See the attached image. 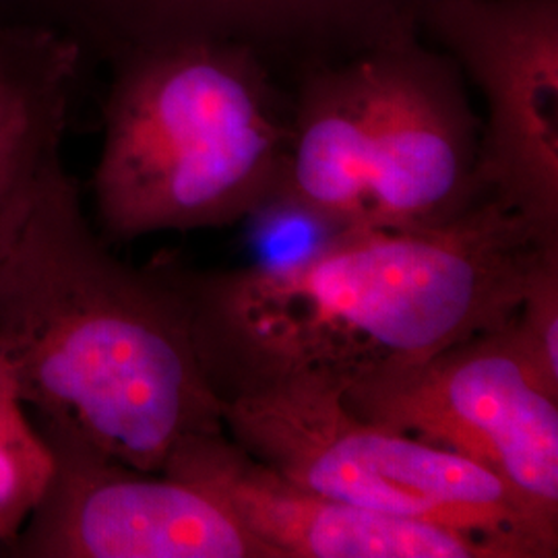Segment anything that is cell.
I'll return each mask as SVG.
<instances>
[{
    "instance_id": "5b68a950",
    "label": "cell",
    "mask_w": 558,
    "mask_h": 558,
    "mask_svg": "<svg viewBox=\"0 0 558 558\" xmlns=\"http://www.w3.org/2000/svg\"><path fill=\"white\" fill-rule=\"evenodd\" d=\"M343 387L299 377L221 403L228 437L325 497L482 542L495 558L558 557V530L495 474L437 445L362 420Z\"/></svg>"
},
{
    "instance_id": "8992f818",
    "label": "cell",
    "mask_w": 558,
    "mask_h": 558,
    "mask_svg": "<svg viewBox=\"0 0 558 558\" xmlns=\"http://www.w3.org/2000/svg\"><path fill=\"white\" fill-rule=\"evenodd\" d=\"M511 319L356 380L341 398L359 418L478 463L558 530V398L527 364Z\"/></svg>"
},
{
    "instance_id": "277c9868",
    "label": "cell",
    "mask_w": 558,
    "mask_h": 558,
    "mask_svg": "<svg viewBox=\"0 0 558 558\" xmlns=\"http://www.w3.org/2000/svg\"><path fill=\"white\" fill-rule=\"evenodd\" d=\"M478 147L458 62L424 36L398 38L300 75L263 211L329 234L440 226L482 201Z\"/></svg>"
},
{
    "instance_id": "9c48e42d",
    "label": "cell",
    "mask_w": 558,
    "mask_h": 558,
    "mask_svg": "<svg viewBox=\"0 0 558 558\" xmlns=\"http://www.w3.org/2000/svg\"><path fill=\"white\" fill-rule=\"evenodd\" d=\"M54 474L20 536L17 558H274L226 507L191 482L106 458L41 428Z\"/></svg>"
},
{
    "instance_id": "30bf717a",
    "label": "cell",
    "mask_w": 558,
    "mask_h": 558,
    "mask_svg": "<svg viewBox=\"0 0 558 558\" xmlns=\"http://www.w3.org/2000/svg\"><path fill=\"white\" fill-rule=\"evenodd\" d=\"M160 472L211 495L274 558H495L453 530L325 497L246 453L223 428L184 437Z\"/></svg>"
},
{
    "instance_id": "4fadbf2b",
    "label": "cell",
    "mask_w": 558,
    "mask_h": 558,
    "mask_svg": "<svg viewBox=\"0 0 558 558\" xmlns=\"http://www.w3.org/2000/svg\"><path fill=\"white\" fill-rule=\"evenodd\" d=\"M511 325L527 364L558 398V242L536 248Z\"/></svg>"
},
{
    "instance_id": "8fae6325",
    "label": "cell",
    "mask_w": 558,
    "mask_h": 558,
    "mask_svg": "<svg viewBox=\"0 0 558 558\" xmlns=\"http://www.w3.org/2000/svg\"><path fill=\"white\" fill-rule=\"evenodd\" d=\"M83 59L73 41L0 20V257L69 174L62 141Z\"/></svg>"
},
{
    "instance_id": "ba28073f",
    "label": "cell",
    "mask_w": 558,
    "mask_h": 558,
    "mask_svg": "<svg viewBox=\"0 0 558 558\" xmlns=\"http://www.w3.org/2000/svg\"><path fill=\"white\" fill-rule=\"evenodd\" d=\"M486 101L478 186L558 242V0H447L424 25Z\"/></svg>"
},
{
    "instance_id": "7a4b0ae2",
    "label": "cell",
    "mask_w": 558,
    "mask_h": 558,
    "mask_svg": "<svg viewBox=\"0 0 558 558\" xmlns=\"http://www.w3.org/2000/svg\"><path fill=\"white\" fill-rule=\"evenodd\" d=\"M0 343L36 424L160 472L180 440L218 430L221 401L160 267L117 259L71 174L0 257Z\"/></svg>"
},
{
    "instance_id": "7c38bea8",
    "label": "cell",
    "mask_w": 558,
    "mask_h": 558,
    "mask_svg": "<svg viewBox=\"0 0 558 558\" xmlns=\"http://www.w3.org/2000/svg\"><path fill=\"white\" fill-rule=\"evenodd\" d=\"M54 474V453L21 396L0 343V544L20 536Z\"/></svg>"
},
{
    "instance_id": "6da1fadb",
    "label": "cell",
    "mask_w": 558,
    "mask_h": 558,
    "mask_svg": "<svg viewBox=\"0 0 558 558\" xmlns=\"http://www.w3.org/2000/svg\"><path fill=\"white\" fill-rule=\"evenodd\" d=\"M538 246L482 199L440 226L331 234L299 259L160 271L223 403L299 377L345 389L495 329L515 315Z\"/></svg>"
},
{
    "instance_id": "52a82bcc",
    "label": "cell",
    "mask_w": 558,
    "mask_h": 558,
    "mask_svg": "<svg viewBox=\"0 0 558 558\" xmlns=\"http://www.w3.org/2000/svg\"><path fill=\"white\" fill-rule=\"evenodd\" d=\"M447 0H0L2 21L38 25L73 41L83 64L141 50L216 41L239 46L279 77L424 36Z\"/></svg>"
},
{
    "instance_id": "3957f363",
    "label": "cell",
    "mask_w": 558,
    "mask_h": 558,
    "mask_svg": "<svg viewBox=\"0 0 558 558\" xmlns=\"http://www.w3.org/2000/svg\"><path fill=\"white\" fill-rule=\"evenodd\" d=\"M108 66L92 180L101 239L223 228L271 203L288 154L290 100L255 54L182 41Z\"/></svg>"
}]
</instances>
